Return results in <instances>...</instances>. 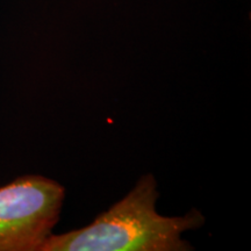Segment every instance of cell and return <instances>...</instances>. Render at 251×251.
<instances>
[{
	"label": "cell",
	"instance_id": "6da1fadb",
	"mask_svg": "<svg viewBox=\"0 0 251 251\" xmlns=\"http://www.w3.org/2000/svg\"><path fill=\"white\" fill-rule=\"evenodd\" d=\"M158 191L155 177L144 175L129 193L101 213L86 227L51 234L40 251H186L192 247L181 238L198 229L205 218L198 209L169 218L156 211Z\"/></svg>",
	"mask_w": 251,
	"mask_h": 251
},
{
	"label": "cell",
	"instance_id": "7a4b0ae2",
	"mask_svg": "<svg viewBox=\"0 0 251 251\" xmlns=\"http://www.w3.org/2000/svg\"><path fill=\"white\" fill-rule=\"evenodd\" d=\"M64 197V187L43 176H23L0 187V251H40Z\"/></svg>",
	"mask_w": 251,
	"mask_h": 251
}]
</instances>
